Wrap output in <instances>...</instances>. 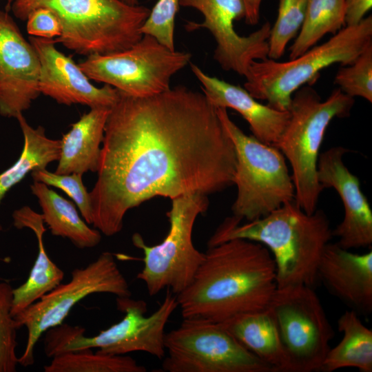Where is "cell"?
<instances>
[{
    "label": "cell",
    "instance_id": "1",
    "mask_svg": "<svg viewBox=\"0 0 372 372\" xmlns=\"http://www.w3.org/2000/svg\"><path fill=\"white\" fill-rule=\"evenodd\" d=\"M102 144L90 196L92 225L106 236L151 198L207 196L234 185L235 148L217 110L185 86L146 97L118 91Z\"/></svg>",
    "mask_w": 372,
    "mask_h": 372
},
{
    "label": "cell",
    "instance_id": "2",
    "mask_svg": "<svg viewBox=\"0 0 372 372\" xmlns=\"http://www.w3.org/2000/svg\"><path fill=\"white\" fill-rule=\"evenodd\" d=\"M276 289L275 262L267 248L236 238L208 247L192 282L176 298L183 319L220 323L268 308Z\"/></svg>",
    "mask_w": 372,
    "mask_h": 372
},
{
    "label": "cell",
    "instance_id": "3",
    "mask_svg": "<svg viewBox=\"0 0 372 372\" xmlns=\"http://www.w3.org/2000/svg\"><path fill=\"white\" fill-rule=\"evenodd\" d=\"M325 213L304 212L295 200L267 215L241 224L234 216L226 218L208 240V247L240 238L259 242L271 253L276 266L277 288L318 282V266L333 238Z\"/></svg>",
    "mask_w": 372,
    "mask_h": 372
},
{
    "label": "cell",
    "instance_id": "4",
    "mask_svg": "<svg viewBox=\"0 0 372 372\" xmlns=\"http://www.w3.org/2000/svg\"><path fill=\"white\" fill-rule=\"evenodd\" d=\"M39 8L49 9L59 21L61 34L54 43L87 56L133 46L142 38L141 29L150 13L145 6L122 0H14L12 6L21 20Z\"/></svg>",
    "mask_w": 372,
    "mask_h": 372
},
{
    "label": "cell",
    "instance_id": "5",
    "mask_svg": "<svg viewBox=\"0 0 372 372\" xmlns=\"http://www.w3.org/2000/svg\"><path fill=\"white\" fill-rule=\"evenodd\" d=\"M354 99L338 87L322 101L311 86L293 94L289 121L274 145L283 154L291 169L295 201L307 214L317 209L324 189L317 177L320 149L330 123L349 115Z\"/></svg>",
    "mask_w": 372,
    "mask_h": 372
},
{
    "label": "cell",
    "instance_id": "6",
    "mask_svg": "<svg viewBox=\"0 0 372 372\" xmlns=\"http://www.w3.org/2000/svg\"><path fill=\"white\" fill-rule=\"evenodd\" d=\"M372 45V17L353 26H345L327 41L286 62L269 58L254 61L245 76L244 88L256 100L271 108L289 111L293 94L313 83L319 72L333 64H352Z\"/></svg>",
    "mask_w": 372,
    "mask_h": 372
},
{
    "label": "cell",
    "instance_id": "7",
    "mask_svg": "<svg viewBox=\"0 0 372 372\" xmlns=\"http://www.w3.org/2000/svg\"><path fill=\"white\" fill-rule=\"evenodd\" d=\"M130 297H116L117 309L125 314L123 318L94 336H85L83 327L68 324L48 329L44 338L45 354L52 358L65 352L97 348L96 352L101 354L121 355L143 351L163 359L165 329L178 307L176 295L167 289L163 302L148 316H145L147 303Z\"/></svg>",
    "mask_w": 372,
    "mask_h": 372
},
{
    "label": "cell",
    "instance_id": "8",
    "mask_svg": "<svg viewBox=\"0 0 372 372\" xmlns=\"http://www.w3.org/2000/svg\"><path fill=\"white\" fill-rule=\"evenodd\" d=\"M236 152L234 185L237 195L232 216L247 221L262 218L295 200V188L286 158L276 147L246 134L225 108H216Z\"/></svg>",
    "mask_w": 372,
    "mask_h": 372
},
{
    "label": "cell",
    "instance_id": "9",
    "mask_svg": "<svg viewBox=\"0 0 372 372\" xmlns=\"http://www.w3.org/2000/svg\"><path fill=\"white\" fill-rule=\"evenodd\" d=\"M208 207L205 194L179 196L172 199L171 209L167 212L169 229L161 243L150 246L141 234H133L134 245L143 252L144 266L136 278L145 283L149 296H155L164 289L177 295L192 282L205 258V253L193 244V228L198 216L205 213Z\"/></svg>",
    "mask_w": 372,
    "mask_h": 372
},
{
    "label": "cell",
    "instance_id": "10",
    "mask_svg": "<svg viewBox=\"0 0 372 372\" xmlns=\"http://www.w3.org/2000/svg\"><path fill=\"white\" fill-rule=\"evenodd\" d=\"M192 54L172 50L154 37L143 34L125 50L92 54L79 63L91 80L136 97L168 90L172 78L190 63Z\"/></svg>",
    "mask_w": 372,
    "mask_h": 372
},
{
    "label": "cell",
    "instance_id": "11",
    "mask_svg": "<svg viewBox=\"0 0 372 372\" xmlns=\"http://www.w3.org/2000/svg\"><path fill=\"white\" fill-rule=\"evenodd\" d=\"M98 293H111L116 297H129L132 294L114 255L109 251L101 253L86 267L73 269L69 282L59 284L14 316L17 327H25L28 331L25 348L18 358L19 364L32 365L34 347L41 335L62 324L79 301Z\"/></svg>",
    "mask_w": 372,
    "mask_h": 372
},
{
    "label": "cell",
    "instance_id": "12",
    "mask_svg": "<svg viewBox=\"0 0 372 372\" xmlns=\"http://www.w3.org/2000/svg\"><path fill=\"white\" fill-rule=\"evenodd\" d=\"M164 344L163 371L273 372L220 323L184 318Z\"/></svg>",
    "mask_w": 372,
    "mask_h": 372
},
{
    "label": "cell",
    "instance_id": "13",
    "mask_svg": "<svg viewBox=\"0 0 372 372\" xmlns=\"http://www.w3.org/2000/svg\"><path fill=\"white\" fill-rule=\"evenodd\" d=\"M268 308L278 329L289 372L320 371L334 333L314 288H277Z\"/></svg>",
    "mask_w": 372,
    "mask_h": 372
},
{
    "label": "cell",
    "instance_id": "14",
    "mask_svg": "<svg viewBox=\"0 0 372 372\" xmlns=\"http://www.w3.org/2000/svg\"><path fill=\"white\" fill-rule=\"evenodd\" d=\"M179 6L195 8L203 14V22L187 21L185 29L205 28L211 32L216 42L214 59L223 70L245 77L254 61L268 58L269 22L247 36L234 30V21L245 17L243 0H179Z\"/></svg>",
    "mask_w": 372,
    "mask_h": 372
},
{
    "label": "cell",
    "instance_id": "15",
    "mask_svg": "<svg viewBox=\"0 0 372 372\" xmlns=\"http://www.w3.org/2000/svg\"><path fill=\"white\" fill-rule=\"evenodd\" d=\"M40 62L12 17L0 10V114L17 117L40 95Z\"/></svg>",
    "mask_w": 372,
    "mask_h": 372
},
{
    "label": "cell",
    "instance_id": "16",
    "mask_svg": "<svg viewBox=\"0 0 372 372\" xmlns=\"http://www.w3.org/2000/svg\"><path fill=\"white\" fill-rule=\"evenodd\" d=\"M348 149L333 147L320 154L317 164V177L324 188H333L339 194L344 208L342 221L332 229L335 242L349 250L371 247L372 245V210L362 193L359 178L344 163L343 156Z\"/></svg>",
    "mask_w": 372,
    "mask_h": 372
},
{
    "label": "cell",
    "instance_id": "17",
    "mask_svg": "<svg viewBox=\"0 0 372 372\" xmlns=\"http://www.w3.org/2000/svg\"><path fill=\"white\" fill-rule=\"evenodd\" d=\"M29 41L39 62V90L41 94L60 104H81L90 108H111L118 97V91L105 84L92 85L71 56L58 50L52 39L31 36Z\"/></svg>",
    "mask_w": 372,
    "mask_h": 372
},
{
    "label": "cell",
    "instance_id": "18",
    "mask_svg": "<svg viewBox=\"0 0 372 372\" xmlns=\"http://www.w3.org/2000/svg\"><path fill=\"white\" fill-rule=\"evenodd\" d=\"M318 279L358 315L372 311V251L359 254L328 243L318 266Z\"/></svg>",
    "mask_w": 372,
    "mask_h": 372
},
{
    "label": "cell",
    "instance_id": "19",
    "mask_svg": "<svg viewBox=\"0 0 372 372\" xmlns=\"http://www.w3.org/2000/svg\"><path fill=\"white\" fill-rule=\"evenodd\" d=\"M189 65L200 83L203 93L213 106L236 110L248 123L254 137L268 145L277 143L289 121V111L262 104L241 86L209 76L193 63Z\"/></svg>",
    "mask_w": 372,
    "mask_h": 372
},
{
    "label": "cell",
    "instance_id": "20",
    "mask_svg": "<svg viewBox=\"0 0 372 372\" xmlns=\"http://www.w3.org/2000/svg\"><path fill=\"white\" fill-rule=\"evenodd\" d=\"M13 225L17 229L29 228L35 234L38 254L26 281L12 289L11 313L15 316L61 283L64 272L48 255L43 234L46 229L41 214L28 206L22 207L12 214Z\"/></svg>",
    "mask_w": 372,
    "mask_h": 372
},
{
    "label": "cell",
    "instance_id": "21",
    "mask_svg": "<svg viewBox=\"0 0 372 372\" xmlns=\"http://www.w3.org/2000/svg\"><path fill=\"white\" fill-rule=\"evenodd\" d=\"M110 108H91L61 140V153L54 173L58 174L96 172L99 167L101 144Z\"/></svg>",
    "mask_w": 372,
    "mask_h": 372
},
{
    "label": "cell",
    "instance_id": "22",
    "mask_svg": "<svg viewBox=\"0 0 372 372\" xmlns=\"http://www.w3.org/2000/svg\"><path fill=\"white\" fill-rule=\"evenodd\" d=\"M220 324L273 372H289L287 358L269 308L241 313Z\"/></svg>",
    "mask_w": 372,
    "mask_h": 372
},
{
    "label": "cell",
    "instance_id": "23",
    "mask_svg": "<svg viewBox=\"0 0 372 372\" xmlns=\"http://www.w3.org/2000/svg\"><path fill=\"white\" fill-rule=\"evenodd\" d=\"M30 189L38 198L44 223L52 235L69 239L79 249L93 248L99 244L101 232L88 226L72 202L41 182L34 181Z\"/></svg>",
    "mask_w": 372,
    "mask_h": 372
},
{
    "label": "cell",
    "instance_id": "24",
    "mask_svg": "<svg viewBox=\"0 0 372 372\" xmlns=\"http://www.w3.org/2000/svg\"><path fill=\"white\" fill-rule=\"evenodd\" d=\"M340 342L327 352L320 371L333 372L355 368L361 372L372 371V331L366 327L353 310L345 311L338 320Z\"/></svg>",
    "mask_w": 372,
    "mask_h": 372
},
{
    "label": "cell",
    "instance_id": "25",
    "mask_svg": "<svg viewBox=\"0 0 372 372\" xmlns=\"http://www.w3.org/2000/svg\"><path fill=\"white\" fill-rule=\"evenodd\" d=\"M16 118L23 135V147L16 163L0 174V203L6 194L28 173L46 169L50 163L59 160L61 153V140L46 136L42 126L37 128L30 126L23 113L18 114Z\"/></svg>",
    "mask_w": 372,
    "mask_h": 372
},
{
    "label": "cell",
    "instance_id": "26",
    "mask_svg": "<svg viewBox=\"0 0 372 372\" xmlns=\"http://www.w3.org/2000/svg\"><path fill=\"white\" fill-rule=\"evenodd\" d=\"M344 0H307L304 21L293 43L289 59L299 56L327 34H335L344 25Z\"/></svg>",
    "mask_w": 372,
    "mask_h": 372
},
{
    "label": "cell",
    "instance_id": "27",
    "mask_svg": "<svg viewBox=\"0 0 372 372\" xmlns=\"http://www.w3.org/2000/svg\"><path fill=\"white\" fill-rule=\"evenodd\" d=\"M45 372H145L132 357L93 353L91 349L65 352L52 357Z\"/></svg>",
    "mask_w": 372,
    "mask_h": 372
},
{
    "label": "cell",
    "instance_id": "28",
    "mask_svg": "<svg viewBox=\"0 0 372 372\" xmlns=\"http://www.w3.org/2000/svg\"><path fill=\"white\" fill-rule=\"evenodd\" d=\"M276 21L268 39V58L279 59L289 42L300 32L304 21L307 0H278Z\"/></svg>",
    "mask_w": 372,
    "mask_h": 372
},
{
    "label": "cell",
    "instance_id": "29",
    "mask_svg": "<svg viewBox=\"0 0 372 372\" xmlns=\"http://www.w3.org/2000/svg\"><path fill=\"white\" fill-rule=\"evenodd\" d=\"M13 288L0 281V372H14L19 364L16 353L17 326L11 313Z\"/></svg>",
    "mask_w": 372,
    "mask_h": 372
},
{
    "label": "cell",
    "instance_id": "30",
    "mask_svg": "<svg viewBox=\"0 0 372 372\" xmlns=\"http://www.w3.org/2000/svg\"><path fill=\"white\" fill-rule=\"evenodd\" d=\"M347 95L359 96L372 103V45L351 65L342 66L334 80Z\"/></svg>",
    "mask_w": 372,
    "mask_h": 372
},
{
    "label": "cell",
    "instance_id": "31",
    "mask_svg": "<svg viewBox=\"0 0 372 372\" xmlns=\"http://www.w3.org/2000/svg\"><path fill=\"white\" fill-rule=\"evenodd\" d=\"M34 181L43 183L63 190L77 205L84 220L92 225V214L90 192L87 191L79 174H58L46 169L30 172Z\"/></svg>",
    "mask_w": 372,
    "mask_h": 372
},
{
    "label": "cell",
    "instance_id": "32",
    "mask_svg": "<svg viewBox=\"0 0 372 372\" xmlns=\"http://www.w3.org/2000/svg\"><path fill=\"white\" fill-rule=\"evenodd\" d=\"M179 0H158L143 25V34L154 37L172 50H175V19Z\"/></svg>",
    "mask_w": 372,
    "mask_h": 372
},
{
    "label": "cell",
    "instance_id": "33",
    "mask_svg": "<svg viewBox=\"0 0 372 372\" xmlns=\"http://www.w3.org/2000/svg\"><path fill=\"white\" fill-rule=\"evenodd\" d=\"M27 32L32 37L52 39L61 34L59 19L49 9L39 8L27 17Z\"/></svg>",
    "mask_w": 372,
    "mask_h": 372
},
{
    "label": "cell",
    "instance_id": "34",
    "mask_svg": "<svg viewBox=\"0 0 372 372\" xmlns=\"http://www.w3.org/2000/svg\"><path fill=\"white\" fill-rule=\"evenodd\" d=\"M371 7L372 0H344L345 26H353L359 23Z\"/></svg>",
    "mask_w": 372,
    "mask_h": 372
},
{
    "label": "cell",
    "instance_id": "35",
    "mask_svg": "<svg viewBox=\"0 0 372 372\" xmlns=\"http://www.w3.org/2000/svg\"><path fill=\"white\" fill-rule=\"evenodd\" d=\"M243 1L246 10L245 22L251 25L257 24L260 19V10L262 0H243Z\"/></svg>",
    "mask_w": 372,
    "mask_h": 372
},
{
    "label": "cell",
    "instance_id": "36",
    "mask_svg": "<svg viewBox=\"0 0 372 372\" xmlns=\"http://www.w3.org/2000/svg\"><path fill=\"white\" fill-rule=\"evenodd\" d=\"M123 2L130 5H137L138 0H122Z\"/></svg>",
    "mask_w": 372,
    "mask_h": 372
},
{
    "label": "cell",
    "instance_id": "37",
    "mask_svg": "<svg viewBox=\"0 0 372 372\" xmlns=\"http://www.w3.org/2000/svg\"><path fill=\"white\" fill-rule=\"evenodd\" d=\"M0 260L8 262V258L3 259V258H0Z\"/></svg>",
    "mask_w": 372,
    "mask_h": 372
},
{
    "label": "cell",
    "instance_id": "38",
    "mask_svg": "<svg viewBox=\"0 0 372 372\" xmlns=\"http://www.w3.org/2000/svg\"><path fill=\"white\" fill-rule=\"evenodd\" d=\"M12 1H13V0H8V4H10Z\"/></svg>",
    "mask_w": 372,
    "mask_h": 372
}]
</instances>
